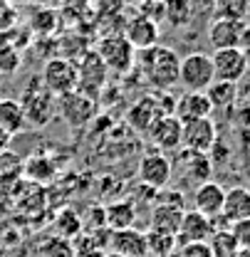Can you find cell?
Returning a JSON list of instances; mask_svg holds the SVG:
<instances>
[{
  "instance_id": "6da1fadb",
  "label": "cell",
  "mask_w": 250,
  "mask_h": 257,
  "mask_svg": "<svg viewBox=\"0 0 250 257\" xmlns=\"http://www.w3.org/2000/svg\"><path fill=\"white\" fill-rule=\"evenodd\" d=\"M139 60L136 67L144 74V79L156 87V89H171L179 84V67H181V57L176 50L163 47V45H154L149 50H139L136 52Z\"/></svg>"
},
{
  "instance_id": "7a4b0ae2",
  "label": "cell",
  "mask_w": 250,
  "mask_h": 257,
  "mask_svg": "<svg viewBox=\"0 0 250 257\" xmlns=\"http://www.w3.org/2000/svg\"><path fill=\"white\" fill-rule=\"evenodd\" d=\"M20 106L25 111L28 124H32V126H45V124H50V119L57 111V96L47 92V87L42 84L40 77H32L30 82H28V87L23 89Z\"/></svg>"
},
{
  "instance_id": "3957f363",
  "label": "cell",
  "mask_w": 250,
  "mask_h": 257,
  "mask_svg": "<svg viewBox=\"0 0 250 257\" xmlns=\"http://www.w3.org/2000/svg\"><path fill=\"white\" fill-rule=\"evenodd\" d=\"M94 52H97V57L104 62L107 69L119 72V74L129 72V69L134 67V62H136V50L129 45V40H126L122 32L104 35V37L97 42Z\"/></svg>"
},
{
  "instance_id": "277c9868",
  "label": "cell",
  "mask_w": 250,
  "mask_h": 257,
  "mask_svg": "<svg viewBox=\"0 0 250 257\" xmlns=\"http://www.w3.org/2000/svg\"><path fill=\"white\" fill-rule=\"evenodd\" d=\"M213 82H216V74H213L211 55H206V52H191L186 57H181L179 84L186 92H206Z\"/></svg>"
},
{
  "instance_id": "5b68a950",
  "label": "cell",
  "mask_w": 250,
  "mask_h": 257,
  "mask_svg": "<svg viewBox=\"0 0 250 257\" xmlns=\"http://www.w3.org/2000/svg\"><path fill=\"white\" fill-rule=\"evenodd\" d=\"M42 84L47 87V92L55 96H62V94H69L77 89V64L67 57H52L47 60L45 67H42V74H40Z\"/></svg>"
},
{
  "instance_id": "8992f818",
  "label": "cell",
  "mask_w": 250,
  "mask_h": 257,
  "mask_svg": "<svg viewBox=\"0 0 250 257\" xmlns=\"http://www.w3.org/2000/svg\"><path fill=\"white\" fill-rule=\"evenodd\" d=\"M213 62V74L218 82H233L238 84L250 67V57L243 47H228V50H216L211 55Z\"/></svg>"
},
{
  "instance_id": "52a82bcc",
  "label": "cell",
  "mask_w": 250,
  "mask_h": 257,
  "mask_svg": "<svg viewBox=\"0 0 250 257\" xmlns=\"http://www.w3.org/2000/svg\"><path fill=\"white\" fill-rule=\"evenodd\" d=\"M57 111L62 114V119L72 128H82L85 124H90L94 119V114H97V101H94V96L74 89V92H69V94L57 96Z\"/></svg>"
},
{
  "instance_id": "ba28073f",
  "label": "cell",
  "mask_w": 250,
  "mask_h": 257,
  "mask_svg": "<svg viewBox=\"0 0 250 257\" xmlns=\"http://www.w3.org/2000/svg\"><path fill=\"white\" fill-rule=\"evenodd\" d=\"M171 173H174V163L169 159V154L149 151L139 161V181L151 191H163L171 181Z\"/></svg>"
},
{
  "instance_id": "9c48e42d",
  "label": "cell",
  "mask_w": 250,
  "mask_h": 257,
  "mask_svg": "<svg viewBox=\"0 0 250 257\" xmlns=\"http://www.w3.org/2000/svg\"><path fill=\"white\" fill-rule=\"evenodd\" d=\"M218 141V128L211 116L206 119H193L184 124L181 131V149L186 151H201V154H211V149Z\"/></svg>"
},
{
  "instance_id": "30bf717a",
  "label": "cell",
  "mask_w": 250,
  "mask_h": 257,
  "mask_svg": "<svg viewBox=\"0 0 250 257\" xmlns=\"http://www.w3.org/2000/svg\"><path fill=\"white\" fill-rule=\"evenodd\" d=\"M181 131H184V124L174 114H163L146 131V139H149V144L156 151L171 154V151H179L181 149Z\"/></svg>"
},
{
  "instance_id": "8fae6325",
  "label": "cell",
  "mask_w": 250,
  "mask_h": 257,
  "mask_svg": "<svg viewBox=\"0 0 250 257\" xmlns=\"http://www.w3.org/2000/svg\"><path fill=\"white\" fill-rule=\"evenodd\" d=\"M124 35L126 40H129V45L139 52V50H149V47H154L158 45V37H161V28H158L156 20H151L149 15H134V18H129L124 25Z\"/></svg>"
},
{
  "instance_id": "7c38bea8",
  "label": "cell",
  "mask_w": 250,
  "mask_h": 257,
  "mask_svg": "<svg viewBox=\"0 0 250 257\" xmlns=\"http://www.w3.org/2000/svg\"><path fill=\"white\" fill-rule=\"evenodd\" d=\"M216 232L213 218L201 215L198 210H186L181 218V227L176 235V245H186V242H208L211 235Z\"/></svg>"
},
{
  "instance_id": "4fadbf2b",
  "label": "cell",
  "mask_w": 250,
  "mask_h": 257,
  "mask_svg": "<svg viewBox=\"0 0 250 257\" xmlns=\"http://www.w3.org/2000/svg\"><path fill=\"white\" fill-rule=\"evenodd\" d=\"M109 252L124 257H149L146 250V232L136 227H122V230H109Z\"/></svg>"
},
{
  "instance_id": "5bb4252c",
  "label": "cell",
  "mask_w": 250,
  "mask_h": 257,
  "mask_svg": "<svg viewBox=\"0 0 250 257\" xmlns=\"http://www.w3.org/2000/svg\"><path fill=\"white\" fill-rule=\"evenodd\" d=\"M245 40V23L243 20H223L213 18L208 28V42L213 50H228V47H243Z\"/></svg>"
},
{
  "instance_id": "9a60e30c",
  "label": "cell",
  "mask_w": 250,
  "mask_h": 257,
  "mask_svg": "<svg viewBox=\"0 0 250 257\" xmlns=\"http://www.w3.org/2000/svg\"><path fill=\"white\" fill-rule=\"evenodd\" d=\"M163 114H169L163 106H161V99L156 96H141L139 101H134L131 104V109L126 111V121H129V126L134 128V131H139V134H146L151 124L161 119Z\"/></svg>"
},
{
  "instance_id": "2e32d148",
  "label": "cell",
  "mask_w": 250,
  "mask_h": 257,
  "mask_svg": "<svg viewBox=\"0 0 250 257\" xmlns=\"http://www.w3.org/2000/svg\"><path fill=\"white\" fill-rule=\"evenodd\" d=\"M223 200H225V188L216 181H206L193 191V210H198L206 218H218L223 213Z\"/></svg>"
},
{
  "instance_id": "e0dca14e",
  "label": "cell",
  "mask_w": 250,
  "mask_h": 257,
  "mask_svg": "<svg viewBox=\"0 0 250 257\" xmlns=\"http://www.w3.org/2000/svg\"><path fill=\"white\" fill-rule=\"evenodd\" d=\"M211 114H213V106H211L206 92H186L174 101V116L181 124L193 121V119H206Z\"/></svg>"
},
{
  "instance_id": "ac0fdd59",
  "label": "cell",
  "mask_w": 250,
  "mask_h": 257,
  "mask_svg": "<svg viewBox=\"0 0 250 257\" xmlns=\"http://www.w3.org/2000/svg\"><path fill=\"white\" fill-rule=\"evenodd\" d=\"M179 166H181V171H184V178L191 181L193 186H201V183L211 181V176H213V161H211V154L181 149V161H179Z\"/></svg>"
},
{
  "instance_id": "d6986e66",
  "label": "cell",
  "mask_w": 250,
  "mask_h": 257,
  "mask_svg": "<svg viewBox=\"0 0 250 257\" xmlns=\"http://www.w3.org/2000/svg\"><path fill=\"white\" fill-rule=\"evenodd\" d=\"M77 77H79V82H77V89L79 92H85V94L94 96L97 94V89H99V84H104V77H107V67L104 62L97 57V52H87L85 55V60L79 62L77 67Z\"/></svg>"
},
{
  "instance_id": "ffe728a7",
  "label": "cell",
  "mask_w": 250,
  "mask_h": 257,
  "mask_svg": "<svg viewBox=\"0 0 250 257\" xmlns=\"http://www.w3.org/2000/svg\"><path fill=\"white\" fill-rule=\"evenodd\" d=\"M220 215H223L228 223H238V220L250 218V188H245V186H233V188H228Z\"/></svg>"
},
{
  "instance_id": "44dd1931",
  "label": "cell",
  "mask_w": 250,
  "mask_h": 257,
  "mask_svg": "<svg viewBox=\"0 0 250 257\" xmlns=\"http://www.w3.org/2000/svg\"><path fill=\"white\" fill-rule=\"evenodd\" d=\"M184 213H186L184 208L166 205V203H156L154 210H151V227H149V230L166 232V235H179V227H181Z\"/></svg>"
},
{
  "instance_id": "7402d4cb",
  "label": "cell",
  "mask_w": 250,
  "mask_h": 257,
  "mask_svg": "<svg viewBox=\"0 0 250 257\" xmlns=\"http://www.w3.org/2000/svg\"><path fill=\"white\" fill-rule=\"evenodd\" d=\"M0 128L5 134H10V136H15V134L28 128L25 111H23L18 99H0Z\"/></svg>"
},
{
  "instance_id": "603a6c76",
  "label": "cell",
  "mask_w": 250,
  "mask_h": 257,
  "mask_svg": "<svg viewBox=\"0 0 250 257\" xmlns=\"http://www.w3.org/2000/svg\"><path fill=\"white\" fill-rule=\"evenodd\" d=\"M134 220H136V208L131 200H117L112 205L104 208V223L109 230H122V227H134Z\"/></svg>"
},
{
  "instance_id": "cb8c5ba5",
  "label": "cell",
  "mask_w": 250,
  "mask_h": 257,
  "mask_svg": "<svg viewBox=\"0 0 250 257\" xmlns=\"http://www.w3.org/2000/svg\"><path fill=\"white\" fill-rule=\"evenodd\" d=\"M206 96H208V101H211V106H213V111L216 109H230L233 104H235V99H238V84H233V82H213L208 89H206Z\"/></svg>"
},
{
  "instance_id": "d4e9b609",
  "label": "cell",
  "mask_w": 250,
  "mask_h": 257,
  "mask_svg": "<svg viewBox=\"0 0 250 257\" xmlns=\"http://www.w3.org/2000/svg\"><path fill=\"white\" fill-rule=\"evenodd\" d=\"M161 8H163L161 18H163L171 28H184L188 20H191V15H193L191 0H163Z\"/></svg>"
},
{
  "instance_id": "484cf974",
  "label": "cell",
  "mask_w": 250,
  "mask_h": 257,
  "mask_svg": "<svg viewBox=\"0 0 250 257\" xmlns=\"http://www.w3.org/2000/svg\"><path fill=\"white\" fill-rule=\"evenodd\" d=\"M208 247H211L213 257H235L238 255V250H240V245L235 242L230 227H218V230L211 235Z\"/></svg>"
},
{
  "instance_id": "4316f807",
  "label": "cell",
  "mask_w": 250,
  "mask_h": 257,
  "mask_svg": "<svg viewBox=\"0 0 250 257\" xmlns=\"http://www.w3.org/2000/svg\"><path fill=\"white\" fill-rule=\"evenodd\" d=\"M250 3L248 0H213V18L223 20H248Z\"/></svg>"
},
{
  "instance_id": "83f0119b",
  "label": "cell",
  "mask_w": 250,
  "mask_h": 257,
  "mask_svg": "<svg viewBox=\"0 0 250 257\" xmlns=\"http://www.w3.org/2000/svg\"><path fill=\"white\" fill-rule=\"evenodd\" d=\"M146 250H149V257H171L176 250V235L149 230L146 232Z\"/></svg>"
},
{
  "instance_id": "f1b7e54d",
  "label": "cell",
  "mask_w": 250,
  "mask_h": 257,
  "mask_svg": "<svg viewBox=\"0 0 250 257\" xmlns=\"http://www.w3.org/2000/svg\"><path fill=\"white\" fill-rule=\"evenodd\" d=\"M40 255L42 257H77L72 242L64 240V237H57V235H55V237H47V240L42 242Z\"/></svg>"
},
{
  "instance_id": "f546056e",
  "label": "cell",
  "mask_w": 250,
  "mask_h": 257,
  "mask_svg": "<svg viewBox=\"0 0 250 257\" xmlns=\"http://www.w3.org/2000/svg\"><path fill=\"white\" fill-rule=\"evenodd\" d=\"M18 173H23V161H20V156H15L10 149L3 151L0 154V178H13Z\"/></svg>"
},
{
  "instance_id": "4dcf8cb0",
  "label": "cell",
  "mask_w": 250,
  "mask_h": 257,
  "mask_svg": "<svg viewBox=\"0 0 250 257\" xmlns=\"http://www.w3.org/2000/svg\"><path fill=\"white\" fill-rule=\"evenodd\" d=\"M171 257H213L208 242H186V245H176Z\"/></svg>"
},
{
  "instance_id": "1f68e13d",
  "label": "cell",
  "mask_w": 250,
  "mask_h": 257,
  "mask_svg": "<svg viewBox=\"0 0 250 257\" xmlns=\"http://www.w3.org/2000/svg\"><path fill=\"white\" fill-rule=\"evenodd\" d=\"M230 232H233V237L240 247H250V218L230 223Z\"/></svg>"
},
{
  "instance_id": "d6a6232c",
  "label": "cell",
  "mask_w": 250,
  "mask_h": 257,
  "mask_svg": "<svg viewBox=\"0 0 250 257\" xmlns=\"http://www.w3.org/2000/svg\"><path fill=\"white\" fill-rule=\"evenodd\" d=\"M10 139H13V136H10V134H5V131L0 128V154H3V151H8V146H10Z\"/></svg>"
},
{
  "instance_id": "836d02e7",
  "label": "cell",
  "mask_w": 250,
  "mask_h": 257,
  "mask_svg": "<svg viewBox=\"0 0 250 257\" xmlns=\"http://www.w3.org/2000/svg\"><path fill=\"white\" fill-rule=\"evenodd\" d=\"M243 45H248L250 47V20L245 23V40H243Z\"/></svg>"
},
{
  "instance_id": "e575fe53",
  "label": "cell",
  "mask_w": 250,
  "mask_h": 257,
  "mask_svg": "<svg viewBox=\"0 0 250 257\" xmlns=\"http://www.w3.org/2000/svg\"><path fill=\"white\" fill-rule=\"evenodd\" d=\"M235 257H250V247H240V250H238V255Z\"/></svg>"
},
{
  "instance_id": "d590c367",
  "label": "cell",
  "mask_w": 250,
  "mask_h": 257,
  "mask_svg": "<svg viewBox=\"0 0 250 257\" xmlns=\"http://www.w3.org/2000/svg\"><path fill=\"white\" fill-rule=\"evenodd\" d=\"M154 3H163V0H139V5H154Z\"/></svg>"
},
{
  "instance_id": "8d00e7d4",
  "label": "cell",
  "mask_w": 250,
  "mask_h": 257,
  "mask_svg": "<svg viewBox=\"0 0 250 257\" xmlns=\"http://www.w3.org/2000/svg\"><path fill=\"white\" fill-rule=\"evenodd\" d=\"M104 257H124V255H117V252H107Z\"/></svg>"
},
{
  "instance_id": "74e56055",
  "label": "cell",
  "mask_w": 250,
  "mask_h": 257,
  "mask_svg": "<svg viewBox=\"0 0 250 257\" xmlns=\"http://www.w3.org/2000/svg\"><path fill=\"white\" fill-rule=\"evenodd\" d=\"M248 101H250V92H248Z\"/></svg>"
},
{
  "instance_id": "f35d334b",
  "label": "cell",
  "mask_w": 250,
  "mask_h": 257,
  "mask_svg": "<svg viewBox=\"0 0 250 257\" xmlns=\"http://www.w3.org/2000/svg\"><path fill=\"white\" fill-rule=\"evenodd\" d=\"M248 3H250V0H248Z\"/></svg>"
}]
</instances>
